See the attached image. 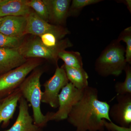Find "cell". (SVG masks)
<instances>
[{
  "mask_svg": "<svg viewBox=\"0 0 131 131\" xmlns=\"http://www.w3.org/2000/svg\"><path fill=\"white\" fill-rule=\"evenodd\" d=\"M63 67L69 81L76 88L84 90L88 86L89 76L83 68H71L64 65Z\"/></svg>",
  "mask_w": 131,
  "mask_h": 131,
  "instance_id": "cell-16",
  "label": "cell"
},
{
  "mask_svg": "<svg viewBox=\"0 0 131 131\" xmlns=\"http://www.w3.org/2000/svg\"><path fill=\"white\" fill-rule=\"evenodd\" d=\"M23 43L22 37H10L0 33V48H18Z\"/></svg>",
  "mask_w": 131,
  "mask_h": 131,
  "instance_id": "cell-21",
  "label": "cell"
},
{
  "mask_svg": "<svg viewBox=\"0 0 131 131\" xmlns=\"http://www.w3.org/2000/svg\"><path fill=\"white\" fill-rule=\"evenodd\" d=\"M59 58L64 61V65L71 68H83L82 58L81 54L78 52L67 51L63 50L58 54Z\"/></svg>",
  "mask_w": 131,
  "mask_h": 131,
  "instance_id": "cell-17",
  "label": "cell"
},
{
  "mask_svg": "<svg viewBox=\"0 0 131 131\" xmlns=\"http://www.w3.org/2000/svg\"><path fill=\"white\" fill-rule=\"evenodd\" d=\"M19 112L16 121L9 129L4 131H42L34 123L28 111L27 102L21 96L19 101Z\"/></svg>",
  "mask_w": 131,
  "mask_h": 131,
  "instance_id": "cell-10",
  "label": "cell"
},
{
  "mask_svg": "<svg viewBox=\"0 0 131 131\" xmlns=\"http://www.w3.org/2000/svg\"><path fill=\"white\" fill-rule=\"evenodd\" d=\"M1 17H0V20H1Z\"/></svg>",
  "mask_w": 131,
  "mask_h": 131,
  "instance_id": "cell-26",
  "label": "cell"
},
{
  "mask_svg": "<svg viewBox=\"0 0 131 131\" xmlns=\"http://www.w3.org/2000/svg\"><path fill=\"white\" fill-rule=\"evenodd\" d=\"M126 78L123 82H118L115 85V89L117 95L131 94V68L127 64L124 69Z\"/></svg>",
  "mask_w": 131,
  "mask_h": 131,
  "instance_id": "cell-18",
  "label": "cell"
},
{
  "mask_svg": "<svg viewBox=\"0 0 131 131\" xmlns=\"http://www.w3.org/2000/svg\"><path fill=\"white\" fill-rule=\"evenodd\" d=\"M27 60L19 48H0V75L20 66Z\"/></svg>",
  "mask_w": 131,
  "mask_h": 131,
  "instance_id": "cell-12",
  "label": "cell"
},
{
  "mask_svg": "<svg viewBox=\"0 0 131 131\" xmlns=\"http://www.w3.org/2000/svg\"><path fill=\"white\" fill-rule=\"evenodd\" d=\"M41 63L39 60L29 59L20 66L0 75V99L18 89L27 76Z\"/></svg>",
  "mask_w": 131,
  "mask_h": 131,
  "instance_id": "cell-4",
  "label": "cell"
},
{
  "mask_svg": "<svg viewBox=\"0 0 131 131\" xmlns=\"http://www.w3.org/2000/svg\"><path fill=\"white\" fill-rule=\"evenodd\" d=\"M124 3L126 5L127 8L130 11V13L131 12V0H126L124 1Z\"/></svg>",
  "mask_w": 131,
  "mask_h": 131,
  "instance_id": "cell-25",
  "label": "cell"
},
{
  "mask_svg": "<svg viewBox=\"0 0 131 131\" xmlns=\"http://www.w3.org/2000/svg\"><path fill=\"white\" fill-rule=\"evenodd\" d=\"M125 52V49L118 40L111 43L96 60L95 63L96 72L104 77L109 75L118 76L127 64Z\"/></svg>",
  "mask_w": 131,
  "mask_h": 131,
  "instance_id": "cell-3",
  "label": "cell"
},
{
  "mask_svg": "<svg viewBox=\"0 0 131 131\" xmlns=\"http://www.w3.org/2000/svg\"><path fill=\"white\" fill-rule=\"evenodd\" d=\"M22 96L19 89L11 94L0 99V125L6 127L13 117L19 101Z\"/></svg>",
  "mask_w": 131,
  "mask_h": 131,
  "instance_id": "cell-14",
  "label": "cell"
},
{
  "mask_svg": "<svg viewBox=\"0 0 131 131\" xmlns=\"http://www.w3.org/2000/svg\"><path fill=\"white\" fill-rule=\"evenodd\" d=\"M27 25L25 34L40 36L46 33H52L62 39L70 33L67 28L62 26L49 24L42 19L34 12L31 11L26 16Z\"/></svg>",
  "mask_w": 131,
  "mask_h": 131,
  "instance_id": "cell-8",
  "label": "cell"
},
{
  "mask_svg": "<svg viewBox=\"0 0 131 131\" xmlns=\"http://www.w3.org/2000/svg\"><path fill=\"white\" fill-rule=\"evenodd\" d=\"M25 0H0V17L26 16L31 12Z\"/></svg>",
  "mask_w": 131,
  "mask_h": 131,
  "instance_id": "cell-15",
  "label": "cell"
},
{
  "mask_svg": "<svg viewBox=\"0 0 131 131\" xmlns=\"http://www.w3.org/2000/svg\"><path fill=\"white\" fill-rule=\"evenodd\" d=\"M116 98L117 103L110 107V119L118 125L129 127L131 126V94L117 95Z\"/></svg>",
  "mask_w": 131,
  "mask_h": 131,
  "instance_id": "cell-9",
  "label": "cell"
},
{
  "mask_svg": "<svg viewBox=\"0 0 131 131\" xmlns=\"http://www.w3.org/2000/svg\"><path fill=\"white\" fill-rule=\"evenodd\" d=\"M47 6L49 21L61 26L65 23L68 16L70 0H43Z\"/></svg>",
  "mask_w": 131,
  "mask_h": 131,
  "instance_id": "cell-13",
  "label": "cell"
},
{
  "mask_svg": "<svg viewBox=\"0 0 131 131\" xmlns=\"http://www.w3.org/2000/svg\"><path fill=\"white\" fill-rule=\"evenodd\" d=\"M103 125L105 128L108 131H131V126L129 127L120 126L113 122H108L103 120Z\"/></svg>",
  "mask_w": 131,
  "mask_h": 131,
  "instance_id": "cell-24",
  "label": "cell"
},
{
  "mask_svg": "<svg viewBox=\"0 0 131 131\" xmlns=\"http://www.w3.org/2000/svg\"><path fill=\"white\" fill-rule=\"evenodd\" d=\"M26 16H8L1 17L0 33L13 37H22L25 34Z\"/></svg>",
  "mask_w": 131,
  "mask_h": 131,
  "instance_id": "cell-11",
  "label": "cell"
},
{
  "mask_svg": "<svg viewBox=\"0 0 131 131\" xmlns=\"http://www.w3.org/2000/svg\"><path fill=\"white\" fill-rule=\"evenodd\" d=\"M42 44L49 48H54L61 44L63 40H62L56 35L52 33H46L39 36Z\"/></svg>",
  "mask_w": 131,
  "mask_h": 131,
  "instance_id": "cell-23",
  "label": "cell"
},
{
  "mask_svg": "<svg viewBox=\"0 0 131 131\" xmlns=\"http://www.w3.org/2000/svg\"><path fill=\"white\" fill-rule=\"evenodd\" d=\"M69 82L63 66H57L54 75L43 84L44 91L42 92L41 102L53 108L58 107L59 94Z\"/></svg>",
  "mask_w": 131,
  "mask_h": 131,
  "instance_id": "cell-7",
  "label": "cell"
},
{
  "mask_svg": "<svg viewBox=\"0 0 131 131\" xmlns=\"http://www.w3.org/2000/svg\"><path fill=\"white\" fill-rule=\"evenodd\" d=\"M43 73L41 70L35 69L25 79L19 88L22 96L30 103L32 110L34 123L42 128L50 121V118L54 113L48 112L44 115L40 108L42 92L40 79Z\"/></svg>",
  "mask_w": 131,
  "mask_h": 131,
  "instance_id": "cell-2",
  "label": "cell"
},
{
  "mask_svg": "<svg viewBox=\"0 0 131 131\" xmlns=\"http://www.w3.org/2000/svg\"><path fill=\"white\" fill-rule=\"evenodd\" d=\"M101 1L100 0H73L69 8L68 16H77L85 7Z\"/></svg>",
  "mask_w": 131,
  "mask_h": 131,
  "instance_id": "cell-20",
  "label": "cell"
},
{
  "mask_svg": "<svg viewBox=\"0 0 131 131\" xmlns=\"http://www.w3.org/2000/svg\"><path fill=\"white\" fill-rule=\"evenodd\" d=\"M27 5L31 8H32L35 13L41 19L49 22V12L47 6L43 0L27 1Z\"/></svg>",
  "mask_w": 131,
  "mask_h": 131,
  "instance_id": "cell-19",
  "label": "cell"
},
{
  "mask_svg": "<svg viewBox=\"0 0 131 131\" xmlns=\"http://www.w3.org/2000/svg\"><path fill=\"white\" fill-rule=\"evenodd\" d=\"M73 46L68 39H64L61 44L54 48H49L42 44L39 38L31 39L23 43L19 49L26 58H42L57 62L59 52Z\"/></svg>",
  "mask_w": 131,
  "mask_h": 131,
  "instance_id": "cell-5",
  "label": "cell"
},
{
  "mask_svg": "<svg viewBox=\"0 0 131 131\" xmlns=\"http://www.w3.org/2000/svg\"><path fill=\"white\" fill-rule=\"evenodd\" d=\"M117 40L119 42L121 40L124 41L126 44L125 50V60L127 63L130 64L131 63V27H127L120 34Z\"/></svg>",
  "mask_w": 131,
  "mask_h": 131,
  "instance_id": "cell-22",
  "label": "cell"
},
{
  "mask_svg": "<svg viewBox=\"0 0 131 131\" xmlns=\"http://www.w3.org/2000/svg\"><path fill=\"white\" fill-rule=\"evenodd\" d=\"M98 93L96 88L88 86L71 109L67 119L76 131H104L103 120L112 122L109 115L110 105L98 99Z\"/></svg>",
  "mask_w": 131,
  "mask_h": 131,
  "instance_id": "cell-1",
  "label": "cell"
},
{
  "mask_svg": "<svg viewBox=\"0 0 131 131\" xmlns=\"http://www.w3.org/2000/svg\"><path fill=\"white\" fill-rule=\"evenodd\" d=\"M84 90L76 88L70 82L63 88L58 95V110L54 112L50 121H59L67 119L73 107L80 101Z\"/></svg>",
  "mask_w": 131,
  "mask_h": 131,
  "instance_id": "cell-6",
  "label": "cell"
}]
</instances>
